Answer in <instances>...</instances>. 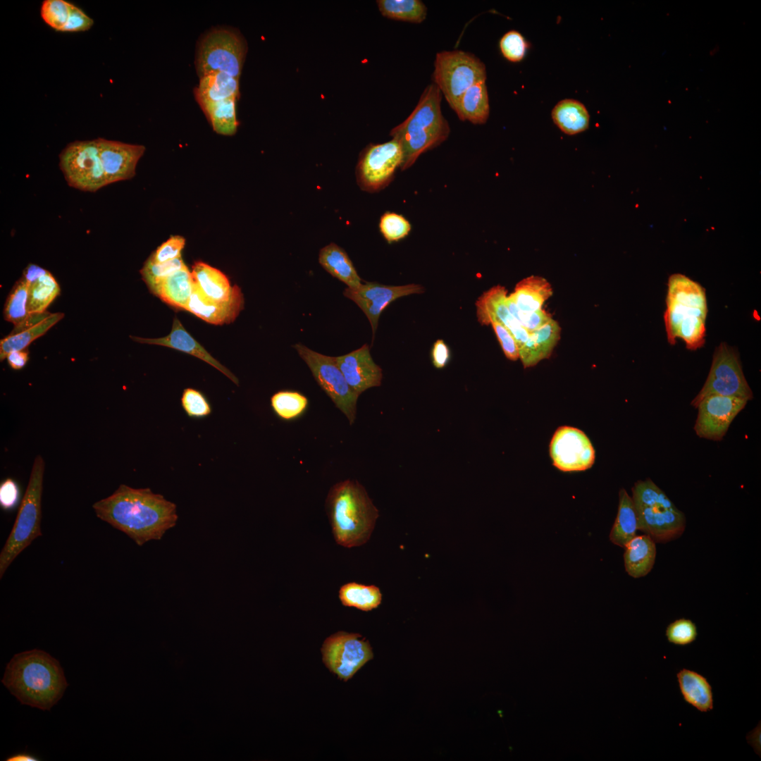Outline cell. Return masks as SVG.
<instances>
[{
	"label": "cell",
	"mask_w": 761,
	"mask_h": 761,
	"mask_svg": "<svg viewBox=\"0 0 761 761\" xmlns=\"http://www.w3.org/2000/svg\"><path fill=\"white\" fill-rule=\"evenodd\" d=\"M96 516L125 533L137 545L160 540L175 526L176 505L150 488L121 484L109 496L92 505Z\"/></svg>",
	"instance_id": "1"
},
{
	"label": "cell",
	"mask_w": 761,
	"mask_h": 761,
	"mask_svg": "<svg viewBox=\"0 0 761 761\" xmlns=\"http://www.w3.org/2000/svg\"><path fill=\"white\" fill-rule=\"evenodd\" d=\"M1 682L21 704L42 710H49L68 685L59 662L37 649L16 654Z\"/></svg>",
	"instance_id": "2"
},
{
	"label": "cell",
	"mask_w": 761,
	"mask_h": 761,
	"mask_svg": "<svg viewBox=\"0 0 761 761\" xmlns=\"http://www.w3.org/2000/svg\"><path fill=\"white\" fill-rule=\"evenodd\" d=\"M666 306L664 321L669 343L675 345L679 338L688 349L702 347L708 311L704 287L684 275L673 274L668 280Z\"/></svg>",
	"instance_id": "3"
},
{
	"label": "cell",
	"mask_w": 761,
	"mask_h": 761,
	"mask_svg": "<svg viewBox=\"0 0 761 761\" xmlns=\"http://www.w3.org/2000/svg\"><path fill=\"white\" fill-rule=\"evenodd\" d=\"M441 100L439 88L431 83L411 114L391 130L390 135L402 149V171L411 167L421 154L439 146L449 137L450 128L443 115Z\"/></svg>",
	"instance_id": "4"
},
{
	"label": "cell",
	"mask_w": 761,
	"mask_h": 761,
	"mask_svg": "<svg viewBox=\"0 0 761 761\" xmlns=\"http://www.w3.org/2000/svg\"><path fill=\"white\" fill-rule=\"evenodd\" d=\"M326 507L338 544L350 548L367 542L378 511L361 485L351 480L334 485L328 493Z\"/></svg>",
	"instance_id": "5"
},
{
	"label": "cell",
	"mask_w": 761,
	"mask_h": 761,
	"mask_svg": "<svg viewBox=\"0 0 761 761\" xmlns=\"http://www.w3.org/2000/svg\"><path fill=\"white\" fill-rule=\"evenodd\" d=\"M638 530L655 543L679 538L686 528V516L651 479L638 481L632 488Z\"/></svg>",
	"instance_id": "6"
},
{
	"label": "cell",
	"mask_w": 761,
	"mask_h": 761,
	"mask_svg": "<svg viewBox=\"0 0 761 761\" xmlns=\"http://www.w3.org/2000/svg\"><path fill=\"white\" fill-rule=\"evenodd\" d=\"M44 468L43 457L36 456L16 521L0 552V578L16 557L42 536L40 526Z\"/></svg>",
	"instance_id": "7"
},
{
	"label": "cell",
	"mask_w": 761,
	"mask_h": 761,
	"mask_svg": "<svg viewBox=\"0 0 761 761\" xmlns=\"http://www.w3.org/2000/svg\"><path fill=\"white\" fill-rule=\"evenodd\" d=\"M247 53L241 33L228 26H216L204 32L197 44L195 68L199 78L222 72L240 78Z\"/></svg>",
	"instance_id": "8"
},
{
	"label": "cell",
	"mask_w": 761,
	"mask_h": 761,
	"mask_svg": "<svg viewBox=\"0 0 761 761\" xmlns=\"http://www.w3.org/2000/svg\"><path fill=\"white\" fill-rule=\"evenodd\" d=\"M433 78L454 111L469 87L486 80V70L484 63L472 54L461 50L443 51L435 56Z\"/></svg>",
	"instance_id": "9"
},
{
	"label": "cell",
	"mask_w": 761,
	"mask_h": 761,
	"mask_svg": "<svg viewBox=\"0 0 761 761\" xmlns=\"http://www.w3.org/2000/svg\"><path fill=\"white\" fill-rule=\"evenodd\" d=\"M711 395L736 397L747 401L753 398L738 353L725 342L715 349L707 378L691 404L696 408L703 398Z\"/></svg>",
	"instance_id": "10"
},
{
	"label": "cell",
	"mask_w": 761,
	"mask_h": 761,
	"mask_svg": "<svg viewBox=\"0 0 761 761\" xmlns=\"http://www.w3.org/2000/svg\"><path fill=\"white\" fill-rule=\"evenodd\" d=\"M293 347L307 364L315 380L352 425L356 418L359 395L347 384L335 357L320 354L300 343Z\"/></svg>",
	"instance_id": "11"
},
{
	"label": "cell",
	"mask_w": 761,
	"mask_h": 761,
	"mask_svg": "<svg viewBox=\"0 0 761 761\" xmlns=\"http://www.w3.org/2000/svg\"><path fill=\"white\" fill-rule=\"evenodd\" d=\"M59 158L60 168L70 186L82 191L95 192L109 185L97 139L69 144Z\"/></svg>",
	"instance_id": "12"
},
{
	"label": "cell",
	"mask_w": 761,
	"mask_h": 761,
	"mask_svg": "<svg viewBox=\"0 0 761 761\" xmlns=\"http://www.w3.org/2000/svg\"><path fill=\"white\" fill-rule=\"evenodd\" d=\"M321 650L326 667L345 681L351 679L373 657L368 641L359 633L345 631L328 637Z\"/></svg>",
	"instance_id": "13"
},
{
	"label": "cell",
	"mask_w": 761,
	"mask_h": 761,
	"mask_svg": "<svg viewBox=\"0 0 761 761\" xmlns=\"http://www.w3.org/2000/svg\"><path fill=\"white\" fill-rule=\"evenodd\" d=\"M403 162V151L398 141L369 145L361 154L357 166V180L360 187L373 192L385 187Z\"/></svg>",
	"instance_id": "14"
},
{
	"label": "cell",
	"mask_w": 761,
	"mask_h": 761,
	"mask_svg": "<svg viewBox=\"0 0 761 761\" xmlns=\"http://www.w3.org/2000/svg\"><path fill=\"white\" fill-rule=\"evenodd\" d=\"M552 464L564 472L581 471L595 462V449L586 433L572 426L559 427L550 443Z\"/></svg>",
	"instance_id": "15"
},
{
	"label": "cell",
	"mask_w": 761,
	"mask_h": 761,
	"mask_svg": "<svg viewBox=\"0 0 761 761\" xmlns=\"http://www.w3.org/2000/svg\"><path fill=\"white\" fill-rule=\"evenodd\" d=\"M747 402L736 397L719 395L705 397L696 407L698 409L694 426L696 435L711 440H722L732 421Z\"/></svg>",
	"instance_id": "16"
},
{
	"label": "cell",
	"mask_w": 761,
	"mask_h": 761,
	"mask_svg": "<svg viewBox=\"0 0 761 761\" xmlns=\"http://www.w3.org/2000/svg\"><path fill=\"white\" fill-rule=\"evenodd\" d=\"M423 291V287L416 284L389 286L366 282L357 288H345L343 295L364 311L371 323L373 338L379 317L386 307L400 297Z\"/></svg>",
	"instance_id": "17"
},
{
	"label": "cell",
	"mask_w": 761,
	"mask_h": 761,
	"mask_svg": "<svg viewBox=\"0 0 761 761\" xmlns=\"http://www.w3.org/2000/svg\"><path fill=\"white\" fill-rule=\"evenodd\" d=\"M97 140L108 184L132 178L145 147L104 138Z\"/></svg>",
	"instance_id": "18"
},
{
	"label": "cell",
	"mask_w": 761,
	"mask_h": 761,
	"mask_svg": "<svg viewBox=\"0 0 761 761\" xmlns=\"http://www.w3.org/2000/svg\"><path fill=\"white\" fill-rule=\"evenodd\" d=\"M507 297L506 289L500 285L485 292L476 302L477 317L482 325L492 322L503 325L512 333L519 348L528 340L529 333L509 312L506 304Z\"/></svg>",
	"instance_id": "19"
},
{
	"label": "cell",
	"mask_w": 761,
	"mask_h": 761,
	"mask_svg": "<svg viewBox=\"0 0 761 761\" xmlns=\"http://www.w3.org/2000/svg\"><path fill=\"white\" fill-rule=\"evenodd\" d=\"M335 358L347 384L358 395L381 384L382 369L373 361L367 344Z\"/></svg>",
	"instance_id": "20"
},
{
	"label": "cell",
	"mask_w": 761,
	"mask_h": 761,
	"mask_svg": "<svg viewBox=\"0 0 761 761\" xmlns=\"http://www.w3.org/2000/svg\"><path fill=\"white\" fill-rule=\"evenodd\" d=\"M243 295L237 285L233 286V294L228 300L218 302L206 297L194 283V290L185 310L208 323L222 325L235 321L243 309Z\"/></svg>",
	"instance_id": "21"
},
{
	"label": "cell",
	"mask_w": 761,
	"mask_h": 761,
	"mask_svg": "<svg viewBox=\"0 0 761 761\" xmlns=\"http://www.w3.org/2000/svg\"><path fill=\"white\" fill-rule=\"evenodd\" d=\"M132 338L140 343L166 346L193 355L220 371L235 384H239L238 379L228 369L214 359L198 342H197L187 333L179 319L176 317L173 319L171 333L166 337L155 339L137 337H132Z\"/></svg>",
	"instance_id": "22"
},
{
	"label": "cell",
	"mask_w": 761,
	"mask_h": 761,
	"mask_svg": "<svg viewBox=\"0 0 761 761\" xmlns=\"http://www.w3.org/2000/svg\"><path fill=\"white\" fill-rule=\"evenodd\" d=\"M560 331L559 323L551 318L545 325L530 333L526 342L519 348V359L524 367L533 366L549 358L560 338Z\"/></svg>",
	"instance_id": "23"
},
{
	"label": "cell",
	"mask_w": 761,
	"mask_h": 761,
	"mask_svg": "<svg viewBox=\"0 0 761 761\" xmlns=\"http://www.w3.org/2000/svg\"><path fill=\"white\" fill-rule=\"evenodd\" d=\"M194 287L192 272L185 266L160 280L149 290L166 303L185 310Z\"/></svg>",
	"instance_id": "24"
},
{
	"label": "cell",
	"mask_w": 761,
	"mask_h": 761,
	"mask_svg": "<svg viewBox=\"0 0 761 761\" xmlns=\"http://www.w3.org/2000/svg\"><path fill=\"white\" fill-rule=\"evenodd\" d=\"M195 99L199 106L240 96L239 79L222 72H216L199 78L194 89Z\"/></svg>",
	"instance_id": "25"
},
{
	"label": "cell",
	"mask_w": 761,
	"mask_h": 761,
	"mask_svg": "<svg viewBox=\"0 0 761 761\" xmlns=\"http://www.w3.org/2000/svg\"><path fill=\"white\" fill-rule=\"evenodd\" d=\"M624 548V567L628 574L636 579L646 576L655 562V542L646 534L636 536Z\"/></svg>",
	"instance_id": "26"
},
{
	"label": "cell",
	"mask_w": 761,
	"mask_h": 761,
	"mask_svg": "<svg viewBox=\"0 0 761 761\" xmlns=\"http://www.w3.org/2000/svg\"><path fill=\"white\" fill-rule=\"evenodd\" d=\"M676 677L681 693L687 703L702 712L713 709L712 686L705 676L693 670L682 669Z\"/></svg>",
	"instance_id": "27"
},
{
	"label": "cell",
	"mask_w": 761,
	"mask_h": 761,
	"mask_svg": "<svg viewBox=\"0 0 761 761\" xmlns=\"http://www.w3.org/2000/svg\"><path fill=\"white\" fill-rule=\"evenodd\" d=\"M318 261L327 272L345 283L347 287L354 289L361 284L347 254L336 244L331 242L323 247L319 252Z\"/></svg>",
	"instance_id": "28"
},
{
	"label": "cell",
	"mask_w": 761,
	"mask_h": 761,
	"mask_svg": "<svg viewBox=\"0 0 761 761\" xmlns=\"http://www.w3.org/2000/svg\"><path fill=\"white\" fill-rule=\"evenodd\" d=\"M194 281L201 292L214 301L228 300L233 291L226 276L204 262H196L192 271Z\"/></svg>",
	"instance_id": "29"
},
{
	"label": "cell",
	"mask_w": 761,
	"mask_h": 761,
	"mask_svg": "<svg viewBox=\"0 0 761 761\" xmlns=\"http://www.w3.org/2000/svg\"><path fill=\"white\" fill-rule=\"evenodd\" d=\"M509 295L520 310L535 311L542 309L545 301L552 295V289L545 278L531 276L519 281Z\"/></svg>",
	"instance_id": "30"
},
{
	"label": "cell",
	"mask_w": 761,
	"mask_h": 761,
	"mask_svg": "<svg viewBox=\"0 0 761 761\" xmlns=\"http://www.w3.org/2000/svg\"><path fill=\"white\" fill-rule=\"evenodd\" d=\"M454 111L462 121L467 120L474 124L485 123L490 113L485 80L469 87L461 97Z\"/></svg>",
	"instance_id": "31"
},
{
	"label": "cell",
	"mask_w": 761,
	"mask_h": 761,
	"mask_svg": "<svg viewBox=\"0 0 761 761\" xmlns=\"http://www.w3.org/2000/svg\"><path fill=\"white\" fill-rule=\"evenodd\" d=\"M638 521L636 509L631 497L625 489L619 493V506L617 517L610 534L612 543L621 547L636 536Z\"/></svg>",
	"instance_id": "32"
},
{
	"label": "cell",
	"mask_w": 761,
	"mask_h": 761,
	"mask_svg": "<svg viewBox=\"0 0 761 761\" xmlns=\"http://www.w3.org/2000/svg\"><path fill=\"white\" fill-rule=\"evenodd\" d=\"M63 316V313H50L46 318L31 326L18 331L13 330L10 335L1 340V361L6 359L7 355L11 352L26 349L32 341L44 335Z\"/></svg>",
	"instance_id": "33"
},
{
	"label": "cell",
	"mask_w": 761,
	"mask_h": 761,
	"mask_svg": "<svg viewBox=\"0 0 761 761\" xmlns=\"http://www.w3.org/2000/svg\"><path fill=\"white\" fill-rule=\"evenodd\" d=\"M554 123L564 133L575 135L586 130L589 125V113L580 101L566 99L560 101L552 111Z\"/></svg>",
	"instance_id": "34"
},
{
	"label": "cell",
	"mask_w": 761,
	"mask_h": 761,
	"mask_svg": "<svg viewBox=\"0 0 761 761\" xmlns=\"http://www.w3.org/2000/svg\"><path fill=\"white\" fill-rule=\"evenodd\" d=\"M236 98L208 102L201 106L213 130L223 135H233L237 129Z\"/></svg>",
	"instance_id": "35"
},
{
	"label": "cell",
	"mask_w": 761,
	"mask_h": 761,
	"mask_svg": "<svg viewBox=\"0 0 761 761\" xmlns=\"http://www.w3.org/2000/svg\"><path fill=\"white\" fill-rule=\"evenodd\" d=\"M339 598L343 605L366 612L377 608L382 600L378 587L355 582L343 585L339 590Z\"/></svg>",
	"instance_id": "36"
},
{
	"label": "cell",
	"mask_w": 761,
	"mask_h": 761,
	"mask_svg": "<svg viewBox=\"0 0 761 761\" xmlns=\"http://www.w3.org/2000/svg\"><path fill=\"white\" fill-rule=\"evenodd\" d=\"M377 4L383 16L397 20L420 23L427 14L426 5L419 0H379Z\"/></svg>",
	"instance_id": "37"
},
{
	"label": "cell",
	"mask_w": 761,
	"mask_h": 761,
	"mask_svg": "<svg viewBox=\"0 0 761 761\" xmlns=\"http://www.w3.org/2000/svg\"><path fill=\"white\" fill-rule=\"evenodd\" d=\"M29 284L21 278L11 290L4 306V316L6 321L20 327L30 321L33 314L27 310Z\"/></svg>",
	"instance_id": "38"
},
{
	"label": "cell",
	"mask_w": 761,
	"mask_h": 761,
	"mask_svg": "<svg viewBox=\"0 0 761 761\" xmlns=\"http://www.w3.org/2000/svg\"><path fill=\"white\" fill-rule=\"evenodd\" d=\"M60 293V287L54 277L48 271L36 282L29 285L27 310L30 314H40Z\"/></svg>",
	"instance_id": "39"
},
{
	"label": "cell",
	"mask_w": 761,
	"mask_h": 761,
	"mask_svg": "<svg viewBox=\"0 0 761 761\" xmlns=\"http://www.w3.org/2000/svg\"><path fill=\"white\" fill-rule=\"evenodd\" d=\"M271 404L276 414L285 420L299 416L308 405L307 398L295 391H279L271 398Z\"/></svg>",
	"instance_id": "40"
},
{
	"label": "cell",
	"mask_w": 761,
	"mask_h": 761,
	"mask_svg": "<svg viewBox=\"0 0 761 761\" xmlns=\"http://www.w3.org/2000/svg\"><path fill=\"white\" fill-rule=\"evenodd\" d=\"M72 4L64 0H45L41 6V17L51 27L62 32L67 23Z\"/></svg>",
	"instance_id": "41"
},
{
	"label": "cell",
	"mask_w": 761,
	"mask_h": 761,
	"mask_svg": "<svg viewBox=\"0 0 761 761\" xmlns=\"http://www.w3.org/2000/svg\"><path fill=\"white\" fill-rule=\"evenodd\" d=\"M186 266L181 257L164 263H156L149 258L140 273L149 288L163 278L181 270Z\"/></svg>",
	"instance_id": "42"
},
{
	"label": "cell",
	"mask_w": 761,
	"mask_h": 761,
	"mask_svg": "<svg viewBox=\"0 0 761 761\" xmlns=\"http://www.w3.org/2000/svg\"><path fill=\"white\" fill-rule=\"evenodd\" d=\"M379 228L384 238L388 242H392L407 236L412 227L403 216L387 211L380 217Z\"/></svg>",
	"instance_id": "43"
},
{
	"label": "cell",
	"mask_w": 761,
	"mask_h": 761,
	"mask_svg": "<svg viewBox=\"0 0 761 761\" xmlns=\"http://www.w3.org/2000/svg\"><path fill=\"white\" fill-rule=\"evenodd\" d=\"M506 304L514 318L529 333L540 328L552 318L551 316L543 309L535 311H524L520 310L510 295L506 298Z\"/></svg>",
	"instance_id": "44"
},
{
	"label": "cell",
	"mask_w": 761,
	"mask_h": 761,
	"mask_svg": "<svg viewBox=\"0 0 761 761\" xmlns=\"http://www.w3.org/2000/svg\"><path fill=\"white\" fill-rule=\"evenodd\" d=\"M665 635L669 643L684 646L695 641L697 627L690 619H679L667 626Z\"/></svg>",
	"instance_id": "45"
},
{
	"label": "cell",
	"mask_w": 761,
	"mask_h": 761,
	"mask_svg": "<svg viewBox=\"0 0 761 761\" xmlns=\"http://www.w3.org/2000/svg\"><path fill=\"white\" fill-rule=\"evenodd\" d=\"M181 404L187 415L191 418H204L211 413V405L205 396L193 388L184 390Z\"/></svg>",
	"instance_id": "46"
},
{
	"label": "cell",
	"mask_w": 761,
	"mask_h": 761,
	"mask_svg": "<svg viewBox=\"0 0 761 761\" xmlns=\"http://www.w3.org/2000/svg\"><path fill=\"white\" fill-rule=\"evenodd\" d=\"M528 44L523 35L516 30L505 33L500 41V49L507 60L518 62L523 59Z\"/></svg>",
	"instance_id": "47"
},
{
	"label": "cell",
	"mask_w": 761,
	"mask_h": 761,
	"mask_svg": "<svg viewBox=\"0 0 761 761\" xmlns=\"http://www.w3.org/2000/svg\"><path fill=\"white\" fill-rule=\"evenodd\" d=\"M185 240L180 235H173L162 243L149 257L156 263H164L181 257V252Z\"/></svg>",
	"instance_id": "48"
},
{
	"label": "cell",
	"mask_w": 761,
	"mask_h": 761,
	"mask_svg": "<svg viewBox=\"0 0 761 761\" xmlns=\"http://www.w3.org/2000/svg\"><path fill=\"white\" fill-rule=\"evenodd\" d=\"M500 342L505 357L511 361L519 359V347L512 333L501 323H490Z\"/></svg>",
	"instance_id": "49"
},
{
	"label": "cell",
	"mask_w": 761,
	"mask_h": 761,
	"mask_svg": "<svg viewBox=\"0 0 761 761\" xmlns=\"http://www.w3.org/2000/svg\"><path fill=\"white\" fill-rule=\"evenodd\" d=\"M93 20L82 10L72 4L69 17L62 32H82L93 25Z\"/></svg>",
	"instance_id": "50"
},
{
	"label": "cell",
	"mask_w": 761,
	"mask_h": 761,
	"mask_svg": "<svg viewBox=\"0 0 761 761\" xmlns=\"http://www.w3.org/2000/svg\"><path fill=\"white\" fill-rule=\"evenodd\" d=\"M20 498L19 488L16 482L7 478L0 485V505L4 509H11L15 507Z\"/></svg>",
	"instance_id": "51"
},
{
	"label": "cell",
	"mask_w": 761,
	"mask_h": 761,
	"mask_svg": "<svg viewBox=\"0 0 761 761\" xmlns=\"http://www.w3.org/2000/svg\"><path fill=\"white\" fill-rule=\"evenodd\" d=\"M431 355L433 364L438 369L444 368L450 359V349L443 340H438L434 343Z\"/></svg>",
	"instance_id": "52"
},
{
	"label": "cell",
	"mask_w": 761,
	"mask_h": 761,
	"mask_svg": "<svg viewBox=\"0 0 761 761\" xmlns=\"http://www.w3.org/2000/svg\"><path fill=\"white\" fill-rule=\"evenodd\" d=\"M9 366L13 369H20L25 366L28 361V352L27 349L13 351L7 357Z\"/></svg>",
	"instance_id": "53"
},
{
	"label": "cell",
	"mask_w": 761,
	"mask_h": 761,
	"mask_svg": "<svg viewBox=\"0 0 761 761\" xmlns=\"http://www.w3.org/2000/svg\"><path fill=\"white\" fill-rule=\"evenodd\" d=\"M48 271L44 268L30 264L23 271V278L29 284L36 282L39 278L45 275Z\"/></svg>",
	"instance_id": "54"
},
{
	"label": "cell",
	"mask_w": 761,
	"mask_h": 761,
	"mask_svg": "<svg viewBox=\"0 0 761 761\" xmlns=\"http://www.w3.org/2000/svg\"><path fill=\"white\" fill-rule=\"evenodd\" d=\"M746 738L758 754V752H760V726H757L753 731L750 732Z\"/></svg>",
	"instance_id": "55"
},
{
	"label": "cell",
	"mask_w": 761,
	"mask_h": 761,
	"mask_svg": "<svg viewBox=\"0 0 761 761\" xmlns=\"http://www.w3.org/2000/svg\"><path fill=\"white\" fill-rule=\"evenodd\" d=\"M6 761H37V760H39V759H38V757H37L36 756H35V755H32L30 753H28L27 752H22V753H18L14 754V755H13L11 756H9L8 757H7V759H6Z\"/></svg>",
	"instance_id": "56"
}]
</instances>
